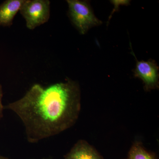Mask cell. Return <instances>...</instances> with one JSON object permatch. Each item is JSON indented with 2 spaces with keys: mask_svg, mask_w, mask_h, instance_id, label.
Returning a JSON list of instances; mask_svg holds the SVG:
<instances>
[{
  "mask_svg": "<svg viewBox=\"0 0 159 159\" xmlns=\"http://www.w3.org/2000/svg\"><path fill=\"white\" fill-rule=\"evenodd\" d=\"M134 70V76L141 79L146 91L159 88V67L153 60L138 61Z\"/></svg>",
  "mask_w": 159,
  "mask_h": 159,
  "instance_id": "cell-4",
  "label": "cell"
},
{
  "mask_svg": "<svg viewBox=\"0 0 159 159\" xmlns=\"http://www.w3.org/2000/svg\"><path fill=\"white\" fill-rule=\"evenodd\" d=\"M66 2L69 17L80 34H85L92 27L102 24L86 2L79 0H67Z\"/></svg>",
  "mask_w": 159,
  "mask_h": 159,
  "instance_id": "cell-2",
  "label": "cell"
},
{
  "mask_svg": "<svg viewBox=\"0 0 159 159\" xmlns=\"http://www.w3.org/2000/svg\"><path fill=\"white\" fill-rule=\"evenodd\" d=\"M124 159H156L143 147L140 142H135L129 151L127 158Z\"/></svg>",
  "mask_w": 159,
  "mask_h": 159,
  "instance_id": "cell-7",
  "label": "cell"
},
{
  "mask_svg": "<svg viewBox=\"0 0 159 159\" xmlns=\"http://www.w3.org/2000/svg\"><path fill=\"white\" fill-rule=\"evenodd\" d=\"M4 109L12 111L20 119L28 142L37 143L76 123L81 110L80 87L70 79L47 86L35 84Z\"/></svg>",
  "mask_w": 159,
  "mask_h": 159,
  "instance_id": "cell-1",
  "label": "cell"
},
{
  "mask_svg": "<svg viewBox=\"0 0 159 159\" xmlns=\"http://www.w3.org/2000/svg\"><path fill=\"white\" fill-rule=\"evenodd\" d=\"M64 159H103V158L86 141L79 140L65 156Z\"/></svg>",
  "mask_w": 159,
  "mask_h": 159,
  "instance_id": "cell-5",
  "label": "cell"
},
{
  "mask_svg": "<svg viewBox=\"0 0 159 159\" xmlns=\"http://www.w3.org/2000/svg\"><path fill=\"white\" fill-rule=\"evenodd\" d=\"M25 0H6L0 5V26L9 27Z\"/></svg>",
  "mask_w": 159,
  "mask_h": 159,
  "instance_id": "cell-6",
  "label": "cell"
},
{
  "mask_svg": "<svg viewBox=\"0 0 159 159\" xmlns=\"http://www.w3.org/2000/svg\"><path fill=\"white\" fill-rule=\"evenodd\" d=\"M19 11L25 20L27 28L33 30L49 20L51 2L49 0H25Z\"/></svg>",
  "mask_w": 159,
  "mask_h": 159,
  "instance_id": "cell-3",
  "label": "cell"
},
{
  "mask_svg": "<svg viewBox=\"0 0 159 159\" xmlns=\"http://www.w3.org/2000/svg\"><path fill=\"white\" fill-rule=\"evenodd\" d=\"M0 159H9L8 157H6L2 156H0Z\"/></svg>",
  "mask_w": 159,
  "mask_h": 159,
  "instance_id": "cell-9",
  "label": "cell"
},
{
  "mask_svg": "<svg viewBox=\"0 0 159 159\" xmlns=\"http://www.w3.org/2000/svg\"><path fill=\"white\" fill-rule=\"evenodd\" d=\"M3 97L2 87L0 84V119H2L3 117V110H4V106L2 103V99Z\"/></svg>",
  "mask_w": 159,
  "mask_h": 159,
  "instance_id": "cell-8",
  "label": "cell"
}]
</instances>
